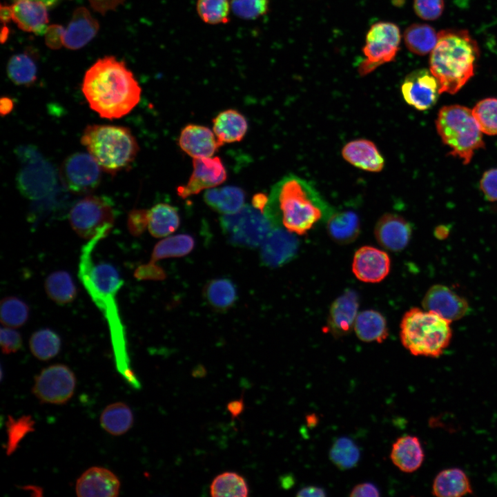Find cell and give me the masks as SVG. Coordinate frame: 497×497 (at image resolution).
<instances>
[{"label": "cell", "mask_w": 497, "mask_h": 497, "mask_svg": "<svg viewBox=\"0 0 497 497\" xmlns=\"http://www.w3.org/2000/svg\"><path fill=\"white\" fill-rule=\"evenodd\" d=\"M0 316L4 326L20 327L28 319L29 308L26 302L17 297H6L1 302Z\"/></svg>", "instance_id": "obj_41"}, {"label": "cell", "mask_w": 497, "mask_h": 497, "mask_svg": "<svg viewBox=\"0 0 497 497\" xmlns=\"http://www.w3.org/2000/svg\"><path fill=\"white\" fill-rule=\"evenodd\" d=\"M233 13L244 19H255L266 14L269 0H231Z\"/></svg>", "instance_id": "obj_45"}, {"label": "cell", "mask_w": 497, "mask_h": 497, "mask_svg": "<svg viewBox=\"0 0 497 497\" xmlns=\"http://www.w3.org/2000/svg\"><path fill=\"white\" fill-rule=\"evenodd\" d=\"M291 232L272 229L261 244L260 258L270 267H277L289 262L298 249V240Z\"/></svg>", "instance_id": "obj_19"}, {"label": "cell", "mask_w": 497, "mask_h": 497, "mask_svg": "<svg viewBox=\"0 0 497 497\" xmlns=\"http://www.w3.org/2000/svg\"><path fill=\"white\" fill-rule=\"evenodd\" d=\"M81 142L101 169L111 174L128 166L139 150L130 129L122 126L89 125L84 129Z\"/></svg>", "instance_id": "obj_6"}, {"label": "cell", "mask_w": 497, "mask_h": 497, "mask_svg": "<svg viewBox=\"0 0 497 497\" xmlns=\"http://www.w3.org/2000/svg\"><path fill=\"white\" fill-rule=\"evenodd\" d=\"M451 323L425 309H410L400 323L401 342L413 355L438 358L451 342Z\"/></svg>", "instance_id": "obj_5"}, {"label": "cell", "mask_w": 497, "mask_h": 497, "mask_svg": "<svg viewBox=\"0 0 497 497\" xmlns=\"http://www.w3.org/2000/svg\"><path fill=\"white\" fill-rule=\"evenodd\" d=\"M178 143L182 150L193 159L212 157L221 146L210 128L193 124L182 130Z\"/></svg>", "instance_id": "obj_21"}, {"label": "cell", "mask_w": 497, "mask_h": 497, "mask_svg": "<svg viewBox=\"0 0 497 497\" xmlns=\"http://www.w3.org/2000/svg\"><path fill=\"white\" fill-rule=\"evenodd\" d=\"M247 130L245 117L234 109L222 111L213 119V130L221 146L241 141Z\"/></svg>", "instance_id": "obj_27"}, {"label": "cell", "mask_w": 497, "mask_h": 497, "mask_svg": "<svg viewBox=\"0 0 497 497\" xmlns=\"http://www.w3.org/2000/svg\"><path fill=\"white\" fill-rule=\"evenodd\" d=\"M431 493L437 497H460L473 494V489L464 471L459 468H449L436 476Z\"/></svg>", "instance_id": "obj_28"}, {"label": "cell", "mask_w": 497, "mask_h": 497, "mask_svg": "<svg viewBox=\"0 0 497 497\" xmlns=\"http://www.w3.org/2000/svg\"><path fill=\"white\" fill-rule=\"evenodd\" d=\"M360 228L358 216L351 211L333 214L327 225L330 237L340 244H348L355 240L359 235Z\"/></svg>", "instance_id": "obj_32"}, {"label": "cell", "mask_w": 497, "mask_h": 497, "mask_svg": "<svg viewBox=\"0 0 497 497\" xmlns=\"http://www.w3.org/2000/svg\"><path fill=\"white\" fill-rule=\"evenodd\" d=\"M268 202V198L262 194L256 195L253 197V206L264 213Z\"/></svg>", "instance_id": "obj_56"}, {"label": "cell", "mask_w": 497, "mask_h": 497, "mask_svg": "<svg viewBox=\"0 0 497 497\" xmlns=\"http://www.w3.org/2000/svg\"><path fill=\"white\" fill-rule=\"evenodd\" d=\"M220 225L228 240L233 245L256 248L270 233L271 221L253 206L244 205L237 212L224 215Z\"/></svg>", "instance_id": "obj_9"}, {"label": "cell", "mask_w": 497, "mask_h": 497, "mask_svg": "<svg viewBox=\"0 0 497 497\" xmlns=\"http://www.w3.org/2000/svg\"><path fill=\"white\" fill-rule=\"evenodd\" d=\"M359 298L352 290H347L332 303L328 317V327L335 335L349 333L358 315Z\"/></svg>", "instance_id": "obj_24"}, {"label": "cell", "mask_w": 497, "mask_h": 497, "mask_svg": "<svg viewBox=\"0 0 497 497\" xmlns=\"http://www.w3.org/2000/svg\"><path fill=\"white\" fill-rule=\"evenodd\" d=\"M413 8L416 14L425 20H435L444 10L443 0H414Z\"/></svg>", "instance_id": "obj_46"}, {"label": "cell", "mask_w": 497, "mask_h": 497, "mask_svg": "<svg viewBox=\"0 0 497 497\" xmlns=\"http://www.w3.org/2000/svg\"><path fill=\"white\" fill-rule=\"evenodd\" d=\"M68 220L72 228L79 237L88 240L95 237L104 239L114 226L115 213L109 199L88 195L72 207Z\"/></svg>", "instance_id": "obj_8"}, {"label": "cell", "mask_w": 497, "mask_h": 497, "mask_svg": "<svg viewBox=\"0 0 497 497\" xmlns=\"http://www.w3.org/2000/svg\"><path fill=\"white\" fill-rule=\"evenodd\" d=\"M16 1V0H14ZM41 1L44 3L48 8L55 6L60 0H34Z\"/></svg>", "instance_id": "obj_59"}, {"label": "cell", "mask_w": 497, "mask_h": 497, "mask_svg": "<svg viewBox=\"0 0 497 497\" xmlns=\"http://www.w3.org/2000/svg\"><path fill=\"white\" fill-rule=\"evenodd\" d=\"M101 166L90 154L76 153L66 158L61 168L66 188L77 194L90 193L101 181Z\"/></svg>", "instance_id": "obj_13"}, {"label": "cell", "mask_w": 497, "mask_h": 497, "mask_svg": "<svg viewBox=\"0 0 497 497\" xmlns=\"http://www.w3.org/2000/svg\"><path fill=\"white\" fill-rule=\"evenodd\" d=\"M482 133L497 135V98H486L478 101L471 110Z\"/></svg>", "instance_id": "obj_42"}, {"label": "cell", "mask_w": 497, "mask_h": 497, "mask_svg": "<svg viewBox=\"0 0 497 497\" xmlns=\"http://www.w3.org/2000/svg\"><path fill=\"white\" fill-rule=\"evenodd\" d=\"M244 403L243 398L230 402L227 405V410L233 418H237L244 411Z\"/></svg>", "instance_id": "obj_54"}, {"label": "cell", "mask_w": 497, "mask_h": 497, "mask_svg": "<svg viewBox=\"0 0 497 497\" xmlns=\"http://www.w3.org/2000/svg\"><path fill=\"white\" fill-rule=\"evenodd\" d=\"M342 156L351 164L370 172L382 170L384 161L377 147L367 139H355L347 144L342 149Z\"/></svg>", "instance_id": "obj_25"}, {"label": "cell", "mask_w": 497, "mask_h": 497, "mask_svg": "<svg viewBox=\"0 0 497 497\" xmlns=\"http://www.w3.org/2000/svg\"><path fill=\"white\" fill-rule=\"evenodd\" d=\"M81 88L90 108L109 119L128 114L142 92L131 71L114 57L97 60L86 71Z\"/></svg>", "instance_id": "obj_1"}, {"label": "cell", "mask_w": 497, "mask_h": 497, "mask_svg": "<svg viewBox=\"0 0 497 497\" xmlns=\"http://www.w3.org/2000/svg\"><path fill=\"white\" fill-rule=\"evenodd\" d=\"M480 187L488 200L497 201V168L484 173L480 182Z\"/></svg>", "instance_id": "obj_49"}, {"label": "cell", "mask_w": 497, "mask_h": 497, "mask_svg": "<svg viewBox=\"0 0 497 497\" xmlns=\"http://www.w3.org/2000/svg\"><path fill=\"white\" fill-rule=\"evenodd\" d=\"M22 344V338L18 331L12 327H1L0 344L3 353H16L21 348Z\"/></svg>", "instance_id": "obj_47"}, {"label": "cell", "mask_w": 497, "mask_h": 497, "mask_svg": "<svg viewBox=\"0 0 497 497\" xmlns=\"http://www.w3.org/2000/svg\"><path fill=\"white\" fill-rule=\"evenodd\" d=\"M101 240V237H95L83 246L79 257L78 277L106 318L112 338H118L125 335L117 304V295L123 284V280L113 265L103 261L93 260L92 252Z\"/></svg>", "instance_id": "obj_4"}, {"label": "cell", "mask_w": 497, "mask_h": 497, "mask_svg": "<svg viewBox=\"0 0 497 497\" xmlns=\"http://www.w3.org/2000/svg\"><path fill=\"white\" fill-rule=\"evenodd\" d=\"M193 167L188 182L177 188L178 195L183 199L216 187L227 178L226 170L218 157L193 159Z\"/></svg>", "instance_id": "obj_15"}, {"label": "cell", "mask_w": 497, "mask_h": 497, "mask_svg": "<svg viewBox=\"0 0 497 497\" xmlns=\"http://www.w3.org/2000/svg\"><path fill=\"white\" fill-rule=\"evenodd\" d=\"M353 329L358 338L366 342H382L389 334L385 318L374 310H365L359 313Z\"/></svg>", "instance_id": "obj_30"}, {"label": "cell", "mask_w": 497, "mask_h": 497, "mask_svg": "<svg viewBox=\"0 0 497 497\" xmlns=\"http://www.w3.org/2000/svg\"><path fill=\"white\" fill-rule=\"evenodd\" d=\"M76 378L71 369L62 364L43 369L35 378L33 394L42 402L62 405L72 396Z\"/></svg>", "instance_id": "obj_12"}, {"label": "cell", "mask_w": 497, "mask_h": 497, "mask_svg": "<svg viewBox=\"0 0 497 497\" xmlns=\"http://www.w3.org/2000/svg\"><path fill=\"white\" fill-rule=\"evenodd\" d=\"M12 10L11 6H1L0 18L1 22L6 23L12 19Z\"/></svg>", "instance_id": "obj_57"}, {"label": "cell", "mask_w": 497, "mask_h": 497, "mask_svg": "<svg viewBox=\"0 0 497 497\" xmlns=\"http://www.w3.org/2000/svg\"><path fill=\"white\" fill-rule=\"evenodd\" d=\"M436 130L442 142L448 146L450 155L458 157L468 164L474 151L485 147L482 131L471 110L460 105L440 108L436 121Z\"/></svg>", "instance_id": "obj_7"}, {"label": "cell", "mask_w": 497, "mask_h": 497, "mask_svg": "<svg viewBox=\"0 0 497 497\" xmlns=\"http://www.w3.org/2000/svg\"><path fill=\"white\" fill-rule=\"evenodd\" d=\"M148 211L144 209H133L128 215L127 226L130 233L134 236L140 235L148 227Z\"/></svg>", "instance_id": "obj_48"}, {"label": "cell", "mask_w": 497, "mask_h": 497, "mask_svg": "<svg viewBox=\"0 0 497 497\" xmlns=\"http://www.w3.org/2000/svg\"><path fill=\"white\" fill-rule=\"evenodd\" d=\"M8 33H9V31H8L7 27H6V26H4V27L2 28L1 34V43H3L4 41H6V40L7 38H8Z\"/></svg>", "instance_id": "obj_60"}, {"label": "cell", "mask_w": 497, "mask_h": 497, "mask_svg": "<svg viewBox=\"0 0 497 497\" xmlns=\"http://www.w3.org/2000/svg\"><path fill=\"white\" fill-rule=\"evenodd\" d=\"M400 39V32L396 24L378 22L372 25L366 36L362 49L365 59L359 66V73L366 75L393 60L399 50Z\"/></svg>", "instance_id": "obj_10"}, {"label": "cell", "mask_w": 497, "mask_h": 497, "mask_svg": "<svg viewBox=\"0 0 497 497\" xmlns=\"http://www.w3.org/2000/svg\"><path fill=\"white\" fill-rule=\"evenodd\" d=\"M204 297L214 309L226 310L235 304L237 300V289L231 280L227 278H216L210 281L205 286Z\"/></svg>", "instance_id": "obj_36"}, {"label": "cell", "mask_w": 497, "mask_h": 497, "mask_svg": "<svg viewBox=\"0 0 497 497\" xmlns=\"http://www.w3.org/2000/svg\"><path fill=\"white\" fill-rule=\"evenodd\" d=\"M353 497H377L380 496L378 488L372 483H363L355 485L349 495Z\"/></svg>", "instance_id": "obj_52"}, {"label": "cell", "mask_w": 497, "mask_h": 497, "mask_svg": "<svg viewBox=\"0 0 497 497\" xmlns=\"http://www.w3.org/2000/svg\"><path fill=\"white\" fill-rule=\"evenodd\" d=\"M102 428L113 436L127 432L133 426V414L130 408L124 402H115L108 405L100 416Z\"/></svg>", "instance_id": "obj_33"}, {"label": "cell", "mask_w": 497, "mask_h": 497, "mask_svg": "<svg viewBox=\"0 0 497 497\" xmlns=\"http://www.w3.org/2000/svg\"><path fill=\"white\" fill-rule=\"evenodd\" d=\"M119 489V480L111 471L92 467L78 478L75 491L79 497H115Z\"/></svg>", "instance_id": "obj_18"}, {"label": "cell", "mask_w": 497, "mask_h": 497, "mask_svg": "<svg viewBox=\"0 0 497 497\" xmlns=\"http://www.w3.org/2000/svg\"><path fill=\"white\" fill-rule=\"evenodd\" d=\"M37 66L28 53L13 55L7 64V74L17 85L29 86L37 79Z\"/></svg>", "instance_id": "obj_39"}, {"label": "cell", "mask_w": 497, "mask_h": 497, "mask_svg": "<svg viewBox=\"0 0 497 497\" xmlns=\"http://www.w3.org/2000/svg\"><path fill=\"white\" fill-rule=\"evenodd\" d=\"M134 276L138 280H161L165 278L166 273L160 266L150 262L138 266Z\"/></svg>", "instance_id": "obj_50"}, {"label": "cell", "mask_w": 497, "mask_h": 497, "mask_svg": "<svg viewBox=\"0 0 497 497\" xmlns=\"http://www.w3.org/2000/svg\"><path fill=\"white\" fill-rule=\"evenodd\" d=\"M476 41L465 30H443L429 58L430 71L440 92L456 93L474 76L479 57Z\"/></svg>", "instance_id": "obj_2"}, {"label": "cell", "mask_w": 497, "mask_h": 497, "mask_svg": "<svg viewBox=\"0 0 497 497\" xmlns=\"http://www.w3.org/2000/svg\"><path fill=\"white\" fill-rule=\"evenodd\" d=\"M390 458L400 471L411 473L418 469L425 458L421 442L414 436L398 438L393 444Z\"/></svg>", "instance_id": "obj_26"}, {"label": "cell", "mask_w": 497, "mask_h": 497, "mask_svg": "<svg viewBox=\"0 0 497 497\" xmlns=\"http://www.w3.org/2000/svg\"><path fill=\"white\" fill-rule=\"evenodd\" d=\"M390 266V258L386 252L373 246H364L355 253L352 271L359 280L376 283L386 277Z\"/></svg>", "instance_id": "obj_17"}, {"label": "cell", "mask_w": 497, "mask_h": 497, "mask_svg": "<svg viewBox=\"0 0 497 497\" xmlns=\"http://www.w3.org/2000/svg\"><path fill=\"white\" fill-rule=\"evenodd\" d=\"M99 29L98 21L84 7L76 8L63 34V45L77 50L89 43Z\"/></svg>", "instance_id": "obj_22"}, {"label": "cell", "mask_w": 497, "mask_h": 497, "mask_svg": "<svg viewBox=\"0 0 497 497\" xmlns=\"http://www.w3.org/2000/svg\"><path fill=\"white\" fill-rule=\"evenodd\" d=\"M88 1L93 10L105 14L108 11L115 10L124 0H88Z\"/></svg>", "instance_id": "obj_53"}, {"label": "cell", "mask_w": 497, "mask_h": 497, "mask_svg": "<svg viewBox=\"0 0 497 497\" xmlns=\"http://www.w3.org/2000/svg\"><path fill=\"white\" fill-rule=\"evenodd\" d=\"M324 490L315 486H308L302 488L297 493V496H325Z\"/></svg>", "instance_id": "obj_55"}, {"label": "cell", "mask_w": 497, "mask_h": 497, "mask_svg": "<svg viewBox=\"0 0 497 497\" xmlns=\"http://www.w3.org/2000/svg\"><path fill=\"white\" fill-rule=\"evenodd\" d=\"M59 335L50 329H41L34 332L29 341L32 355L39 360H48L56 356L61 349Z\"/></svg>", "instance_id": "obj_38"}, {"label": "cell", "mask_w": 497, "mask_h": 497, "mask_svg": "<svg viewBox=\"0 0 497 497\" xmlns=\"http://www.w3.org/2000/svg\"><path fill=\"white\" fill-rule=\"evenodd\" d=\"M64 28L62 26L52 24L48 27L45 33V43L52 50H58L63 45V34Z\"/></svg>", "instance_id": "obj_51"}, {"label": "cell", "mask_w": 497, "mask_h": 497, "mask_svg": "<svg viewBox=\"0 0 497 497\" xmlns=\"http://www.w3.org/2000/svg\"><path fill=\"white\" fill-rule=\"evenodd\" d=\"M180 219L176 208L165 203H159L148 211V228L155 237H163L177 230Z\"/></svg>", "instance_id": "obj_31"}, {"label": "cell", "mask_w": 497, "mask_h": 497, "mask_svg": "<svg viewBox=\"0 0 497 497\" xmlns=\"http://www.w3.org/2000/svg\"><path fill=\"white\" fill-rule=\"evenodd\" d=\"M401 92L405 101L419 110L432 107L440 94L438 79L427 69L409 73L403 81Z\"/></svg>", "instance_id": "obj_14"}, {"label": "cell", "mask_w": 497, "mask_h": 497, "mask_svg": "<svg viewBox=\"0 0 497 497\" xmlns=\"http://www.w3.org/2000/svg\"><path fill=\"white\" fill-rule=\"evenodd\" d=\"M326 205L316 191L304 179L288 175L272 188L264 213L271 220L280 213L287 231L303 235L319 221Z\"/></svg>", "instance_id": "obj_3"}, {"label": "cell", "mask_w": 497, "mask_h": 497, "mask_svg": "<svg viewBox=\"0 0 497 497\" xmlns=\"http://www.w3.org/2000/svg\"><path fill=\"white\" fill-rule=\"evenodd\" d=\"M12 19L22 30L45 35L48 23L47 6L34 0H16L11 6Z\"/></svg>", "instance_id": "obj_23"}, {"label": "cell", "mask_w": 497, "mask_h": 497, "mask_svg": "<svg viewBox=\"0 0 497 497\" xmlns=\"http://www.w3.org/2000/svg\"><path fill=\"white\" fill-rule=\"evenodd\" d=\"M20 155L25 165L17 175L20 191L29 199H39L48 196L56 185L52 166L32 149H23Z\"/></svg>", "instance_id": "obj_11"}, {"label": "cell", "mask_w": 497, "mask_h": 497, "mask_svg": "<svg viewBox=\"0 0 497 497\" xmlns=\"http://www.w3.org/2000/svg\"><path fill=\"white\" fill-rule=\"evenodd\" d=\"M0 104L1 113L3 115H7L9 113L13 107L12 101L8 97L2 98L1 99Z\"/></svg>", "instance_id": "obj_58"}, {"label": "cell", "mask_w": 497, "mask_h": 497, "mask_svg": "<svg viewBox=\"0 0 497 497\" xmlns=\"http://www.w3.org/2000/svg\"><path fill=\"white\" fill-rule=\"evenodd\" d=\"M358 458V448L351 440L346 438L336 441L331 451L332 461L342 469L353 467L357 462Z\"/></svg>", "instance_id": "obj_44"}, {"label": "cell", "mask_w": 497, "mask_h": 497, "mask_svg": "<svg viewBox=\"0 0 497 497\" xmlns=\"http://www.w3.org/2000/svg\"><path fill=\"white\" fill-rule=\"evenodd\" d=\"M212 496L245 497L248 488L245 479L235 472H224L216 476L211 487Z\"/></svg>", "instance_id": "obj_40"}, {"label": "cell", "mask_w": 497, "mask_h": 497, "mask_svg": "<svg viewBox=\"0 0 497 497\" xmlns=\"http://www.w3.org/2000/svg\"><path fill=\"white\" fill-rule=\"evenodd\" d=\"M204 199L215 211L229 215L237 212L244 206L245 194L237 186L214 187L205 191Z\"/></svg>", "instance_id": "obj_29"}, {"label": "cell", "mask_w": 497, "mask_h": 497, "mask_svg": "<svg viewBox=\"0 0 497 497\" xmlns=\"http://www.w3.org/2000/svg\"><path fill=\"white\" fill-rule=\"evenodd\" d=\"M404 40L411 52L418 55H425L435 48L438 33L429 25L413 23L405 30Z\"/></svg>", "instance_id": "obj_35"}, {"label": "cell", "mask_w": 497, "mask_h": 497, "mask_svg": "<svg viewBox=\"0 0 497 497\" xmlns=\"http://www.w3.org/2000/svg\"><path fill=\"white\" fill-rule=\"evenodd\" d=\"M422 306L450 322L462 319L469 310V303L465 298L440 284H434L427 291Z\"/></svg>", "instance_id": "obj_16"}, {"label": "cell", "mask_w": 497, "mask_h": 497, "mask_svg": "<svg viewBox=\"0 0 497 497\" xmlns=\"http://www.w3.org/2000/svg\"><path fill=\"white\" fill-rule=\"evenodd\" d=\"M197 11L207 23H226L229 21L230 3L228 0H197Z\"/></svg>", "instance_id": "obj_43"}, {"label": "cell", "mask_w": 497, "mask_h": 497, "mask_svg": "<svg viewBox=\"0 0 497 497\" xmlns=\"http://www.w3.org/2000/svg\"><path fill=\"white\" fill-rule=\"evenodd\" d=\"M374 233L376 240L382 247L392 251H400L409 242L411 227L401 216L387 213L378 220Z\"/></svg>", "instance_id": "obj_20"}, {"label": "cell", "mask_w": 497, "mask_h": 497, "mask_svg": "<svg viewBox=\"0 0 497 497\" xmlns=\"http://www.w3.org/2000/svg\"><path fill=\"white\" fill-rule=\"evenodd\" d=\"M194 246V238L188 234L166 237L155 246L150 262L155 263L159 260L186 255L193 250Z\"/></svg>", "instance_id": "obj_37"}, {"label": "cell", "mask_w": 497, "mask_h": 497, "mask_svg": "<svg viewBox=\"0 0 497 497\" xmlns=\"http://www.w3.org/2000/svg\"><path fill=\"white\" fill-rule=\"evenodd\" d=\"M44 289L49 298L59 305L71 303L77 294L74 281L65 271H57L48 275Z\"/></svg>", "instance_id": "obj_34"}]
</instances>
